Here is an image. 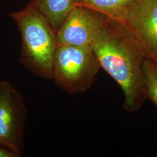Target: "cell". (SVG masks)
Listing matches in <instances>:
<instances>
[{
  "mask_svg": "<svg viewBox=\"0 0 157 157\" xmlns=\"http://www.w3.org/2000/svg\"><path fill=\"white\" fill-rule=\"evenodd\" d=\"M91 47L101 68L122 90L124 109L137 112L147 99L143 73L146 58L140 46L120 23L109 19Z\"/></svg>",
  "mask_w": 157,
  "mask_h": 157,
  "instance_id": "obj_1",
  "label": "cell"
},
{
  "mask_svg": "<svg viewBox=\"0 0 157 157\" xmlns=\"http://www.w3.org/2000/svg\"><path fill=\"white\" fill-rule=\"evenodd\" d=\"M11 17L22 37L20 63L36 76L53 78L54 58L57 47L56 33L33 0Z\"/></svg>",
  "mask_w": 157,
  "mask_h": 157,
  "instance_id": "obj_2",
  "label": "cell"
},
{
  "mask_svg": "<svg viewBox=\"0 0 157 157\" xmlns=\"http://www.w3.org/2000/svg\"><path fill=\"white\" fill-rule=\"evenodd\" d=\"M100 68L91 45H57L52 79L69 94L83 93L91 88Z\"/></svg>",
  "mask_w": 157,
  "mask_h": 157,
  "instance_id": "obj_3",
  "label": "cell"
},
{
  "mask_svg": "<svg viewBox=\"0 0 157 157\" xmlns=\"http://www.w3.org/2000/svg\"><path fill=\"white\" fill-rule=\"evenodd\" d=\"M27 109L22 95L9 82H0V146L18 154L23 151Z\"/></svg>",
  "mask_w": 157,
  "mask_h": 157,
  "instance_id": "obj_4",
  "label": "cell"
},
{
  "mask_svg": "<svg viewBox=\"0 0 157 157\" xmlns=\"http://www.w3.org/2000/svg\"><path fill=\"white\" fill-rule=\"evenodd\" d=\"M115 21L131 34L146 59L157 64V0H135Z\"/></svg>",
  "mask_w": 157,
  "mask_h": 157,
  "instance_id": "obj_5",
  "label": "cell"
},
{
  "mask_svg": "<svg viewBox=\"0 0 157 157\" xmlns=\"http://www.w3.org/2000/svg\"><path fill=\"white\" fill-rule=\"evenodd\" d=\"M109 19L90 8L76 6L56 32L57 45H91Z\"/></svg>",
  "mask_w": 157,
  "mask_h": 157,
  "instance_id": "obj_6",
  "label": "cell"
},
{
  "mask_svg": "<svg viewBox=\"0 0 157 157\" xmlns=\"http://www.w3.org/2000/svg\"><path fill=\"white\" fill-rule=\"evenodd\" d=\"M82 0H36L38 9L56 33L69 13Z\"/></svg>",
  "mask_w": 157,
  "mask_h": 157,
  "instance_id": "obj_7",
  "label": "cell"
},
{
  "mask_svg": "<svg viewBox=\"0 0 157 157\" xmlns=\"http://www.w3.org/2000/svg\"><path fill=\"white\" fill-rule=\"evenodd\" d=\"M135 0H82L80 5L85 6L117 21Z\"/></svg>",
  "mask_w": 157,
  "mask_h": 157,
  "instance_id": "obj_8",
  "label": "cell"
},
{
  "mask_svg": "<svg viewBox=\"0 0 157 157\" xmlns=\"http://www.w3.org/2000/svg\"><path fill=\"white\" fill-rule=\"evenodd\" d=\"M143 73L147 99L157 108V64L146 59Z\"/></svg>",
  "mask_w": 157,
  "mask_h": 157,
  "instance_id": "obj_9",
  "label": "cell"
},
{
  "mask_svg": "<svg viewBox=\"0 0 157 157\" xmlns=\"http://www.w3.org/2000/svg\"><path fill=\"white\" fill-rule=\"evenodd\" d=\"M18 154L0 146V157H19Z\"/></svg>",
  "mask_w": 157,
  "mask_h": 157,
  "instance_id": "obj_10",
  "label": "cell"
}]
</instances>
